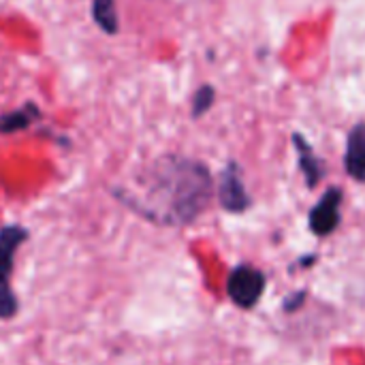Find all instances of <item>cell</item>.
I'll use <instances>...</instances> for the list:
<instances>
[{
	"label": "cell",
	"mask_w": 365,
	"mask_h": 365,
	"mask_svg": "<svg viewBox=\"0 0 365 365\" xmlns=\"http://www.w3.org/2000/svg\"><path fill=\"white\" fill-rule=\"evenodd\" d=\"M118 199L156 225L184 227L210 205L212 175L197 160L165 156L152 165L135 190H118Z\"/></svg>",
	"instance_id": "cell-1"
},
{
	"label": "cell",
	"mask_w": 365,
	"mask_h": 365,
	"mask_svg": "<svg viewBox=\"0 0 365 365\" xmlns=\"http://www.w3.org/2000/svg\"><path fill=\"white\" fill-rule=\"evenodd\" d=\"M265 291V276L257 267L237 265L227 280V293L231 302L240 308H252L259 304Z\"/></svg>",
	"instance_id": "cell-2"
},
{
	"label": "cell",
	"mask_w": 365,
	"mask_h": 365,
	"mask_svg": "<svg viewBox=\"0 0 365 365\" xmlns=\"http://www.w3.org/2000/svg\"><path fill=\"white\" fill-rule=\"evenodd\" d=\"M340 205H342V190L340 188H331L323 195V199L310 212V229L314 235L325 237L338 229Z\"/></svg>",
	"instance_id": "cell-3"
},
{
	"label": "cell",
	"mask_w": 365,
	"mask_h": 365,
	"mask_svg": "<svg viewBox=\"0 0 365 365\" xmlns=\"http://www.w3.org/2000/svg\"><path fill=\"white\" fill-rule=\"evenodd\" d=\"M218 199H220V205L233 214H240L250 205V197L244 188V182H242L235 165H229L222 171L220 186H218Z\"/></svg>",
	"instance_id": "cell-4"
},
{
	"label": "cell",
	"mask_w": 365,
	"mask_h": 365,
	"mask_svg": "<svg viewBox=\"0 0 365 365\" xmlns=\"http://www.w3.org/2000/svg\"><path fill=\"white\" fill-rule=\"evenodd\" d=\"M30 237L28 229L19 225H6L0 229V276L11 278L15 265V252Z\"/></svg>",
	"instance_id": "cell-5"
},
{
	"label": "cell",
	"mask_w": 365,
	"mask_h": 365,
	"mask_svg": "<svg viewBox=\"0 0 365 365\" xmlns=\"http://www.w3.org/2000/svg\"><path fill=\"white\" fill-rule=\"evenodd\" d=\"M344 167L351 178L365 184V124H357L349 135Z\"/></svg>",
	"instance_id": "cell-6"
},
{
	"label": "cell",
	"mask_w": 365,
	"mask_h": 365,
	"mask_svg": "<svg viewBox=\"0 0 365 365\" xmlns=\"http://www.w3.org/2000/svg\"><path fill=\"white\" fill-rule=\"evenodd\" d=\"M36 118H38L36 105L28 103V105H24L21 109H15V111H11V113L0 115V133H2V135H11V133L24 130V128H28Z\"/></svg>",
	"instance_id": "cell-7"
},
{
	"label": "cell",
	"mask_w": 365,
	"mask_h": 365,
	"mask_svg": "<svg viewBox=\"0 0 365 365\" xmlns=\"http://www.w3.org/2000/svg\"><path fill=\"white\" fill-rule=\"evenodd\" d=\"M92 15L101 30H105L107 34L118 32L120 21H118V11H115L113 0H92Z\"/></svg>",
	"instance_id": "cell-8"
},
{
	"label": "cell",
	"mask_w": 365,
	"mask_h": 365,
	"mask_svg": "<svg viewBox=\"0 0 365 365\" xmlns=\"http://www.w3.org/2000/svg\"><path fill=\"white\" fill-rule=\"evenodd\" d=\"M295 143H297V148H299V152H302V154H299V167H302V171L306 173L308 184H310V186L319 184V180L323 178V169H321L319 158L312 154L310 145H308L299 135H295Z\"/></svg>",
	"instance_id": "cell-9"
},
{
	"label": "cell",
	"mask_w": 365,
	"mask_h": 365,
	"mask_svg": "<svg viewBox=\"0 0 365 365\" xmlns=\"http://www.w3.org/2000/svg\"><path fill=\"white\" fill-rule=\"evenodd\" d=\"M9 280H11V278L0 276V319H2V321L13 319V317L17 314V310H19L17 295L13 293Z\"/></svg>",
	"instance_id": "cell-10"
},
{
	"label": "cell",
	"mask_w": 365,
	"mask_h": 365,
	"mask_svg": "<svg viewBox=\"0 0 365 365\" xmlns=\"http://www.w3.org/2000/svg\"><path fill=\"white\" fill-rule=\"evenodd\" d=\"M214 96H216V92H214L212 86H201V88L197 90L195 98H192V115H195V118L203 115V113L212 107Z\"/></svg>",
	"instance_id": "cell-11"
}]
</instances>
